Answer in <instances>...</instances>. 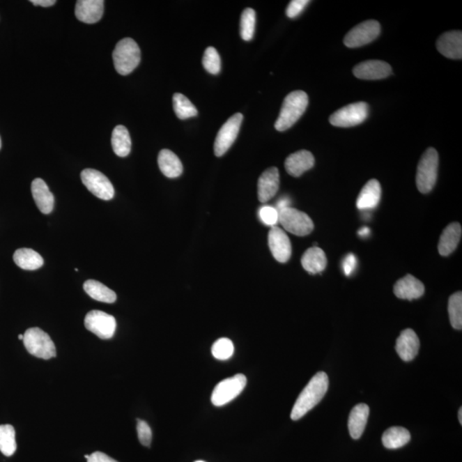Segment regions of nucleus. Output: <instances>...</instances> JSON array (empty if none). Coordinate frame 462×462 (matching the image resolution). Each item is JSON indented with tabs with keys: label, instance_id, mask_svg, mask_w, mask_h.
Segmentation results:
<instances>
[{
	"label": "nucleus",
	"instance_id": "obj_1",
	"mask_svg": "<svg viewBox=\"0 0 462 462\" xmlns=\"http://www.w3.org/2000/svg\"><path fill=\"white\" fill-rule=\"evenodd\" d=\"M329 388V378L324 371H319L311 380L296 400L291 418L298 420L317 406L325 396Z\"/></svg>",
	"mask_w": 462,
	"mask_h": 462
},
{
	"label": "nucleus",
	"instance_id": "obj_2",
	"mask_svg": "<svg viewBox=\"0 0 462 462\" xmlns=\"http://www.w3.org/2000/svg\"><path fill=\"white\" fill-rule=\"evenodd\" d=\"M308 96L305 92H291L285 98L282 106L279 118L275 123L277 131H285L298 121L307 110Z\"/></svg>",
	"mask_w": 462,
	"mask_h": 462
},
{
	"label": "nucleus",
	"instance_id": "obj_3",
	"mask_svg": "<svg viewBox=\"0 0 462 462\" xmlns=\"http://www.w3.org/2000/svg\"><path fill=\"white\" fill-rule=\"evenodd\" d=\"M112 58L118 73L126 76L132 72L141 62L140 47L133 39H123L116 44Z\"/></svg>",
	"mask_w": 462,
	"mask_h": 462
},
{
	"label": "nucleus",
	"instance_id": "obj_4",
	"mask_svg": "<svg viewBox=\"0 0 462 462\" xmlns=\"http://www.w3.org/2000/svg\"><path fill=\"white\" fill-rule=\"evenodd\" d=\"M438 153L433 148L424 153L417 169L416 185L420 193L428 194L433 190L438 179Z\"/></svg>",
	"mask_w": 462,
	"mask_h": 462
},
{
	"label": "nucleus",
	"instance_id": "obj_5",
	"mask_svg": "<svg viewBox=\"0 0 462 462\" xmlns=\"http://www.w3.org/2000/svg\"><path fill=\"white\" fill-rule=\"evenodd\" d=\"M24 344L30 355L49 360L56 357V347L47 333L38 328L26 330Z\"/></svg>",
	"mask_w": 462,
	"mask_h": 462
},
{
	"label": "nucleus",
	"instance_id": "obj_6",
	"mask_svg": "<svg viewBox=\"0 0 462 462\" xmlns=\"http://www.w3.org/2000/svg\"><path fill=\"white\" fill-rule=\"evenodd\" d=\"M247 385V378L243 374H236L224 379L217 384L212 394V403L216 407H222L231 403L243 392Z\"/></svg>",
	"mask_w": 462,
	"mask_h": 462
},
{
	"label": "nucleus",
	"instance_id": "obj_7",
	"mask_svg": "<svg viewBox=\"0 0 462 462\" xmlns=\"http://www.w3.org/2000/svg\"><path fill=\"white\" fill-rule=\"evenodd\" d=\"M279 214V223L285 231L293 235L305 236L314 231V222L305 213L288 208L281 210Z\"/></svg>",
	"mask_w": 462,
	"mask_h": 462
},
{
	"label": "nucleus",
	"instance_id": "obj_8",
	"mask_svg": "<svg viewBox=\"0 0 462 462\" xmlns=\"http://www.w3.org/2000/svg\"><path fill=\"white\" fill-rule=\"evenodd\" d=\"M369 107L365 102L348 105L330 116L333 126L348 128L360 125L367 118Z\"/></svg>",
	"mask_w": 462,
	"mask_h": 462
},
{
	"label": "nucleus",
	"instance_id": "obj_9",
	"mask_svg": "<svg viewBox=\"0 0 462 462\" xmlns=\"http://www.w3.org/2000/svg\"><path fill=\"white\" fill-rule=\"evenodd\" d=\"M82 183L96 197L103 201H110L114 197L115 190L110 180L100 171L93 169H85L82 171Z\"/></svg>",
	"mask_w": 462,
	"mask_h": 462
},
{
	"label": "nucleus",
	"instance_id": "obj_10",
	"mask_svg": "<svg viewBox=\"0 0 462 462\" xmlns=\"http://www.w3.org/2000/svg\"><path fill=\"white\" fill-rule=\"evenodd\" d=\"M84 325L86 329L103 340L111 339L116 328L115 318L99 310L89 311L86 315Z\"/></svg>",
	"mask_w": 462,
	"mask_h": 462
},
{
	"label": "nucleus",
	"instance_id": "obj_11",
	"mask_svg": "<svg viewBox=\"0 0 462 462\" xmlns=\"http://www.w3.org/2000/svg\"><path fill=\"white\" fill-rule=\"evenodd\" d=\"M381 27L379 22L368 20L362 22L349 31L344 38L345 46L355 48L365 46L373 43L380 33Z\"/></svg>",
	"mask_w": 462,
	"mask_h": 462
},
{
	"label": "nucleus",
	"instance_id": "obj_12",
	"mask_svg": "<svg viewBox=\"0 0 462 462\" xmlns=\"http://www.w3.org/2000/svg\"><path fill=\"white\" fill-rule=\"evenodd\" d=\"M242 120V114H236L222 126L217 134L215 144H214V153L217 157L223 156L234 144L236 139L238 137Z\"/></svg>",
	"mask_w": 462,
	"mask_h": 462
},
{
	"label": "nucleus",
	"instance_id": "obj_13",
	"mask_svg": "<svg viewBox=\"0 0 462 462\" xmlns=\"http://www.w3.org/2000/svg\"><path fill=\"white\" fill-rule=\"evenodd\" d=\"M268 243L273 257L280 263H286L291 257V242L286 233L281 228L273 226L268 235Z\"/></svg>",
	"mask_w": 462,
	"mask_h": 462
},
{
	"label": "nucleus",
	"instance_id": "obj_14",
	"mask_svg": "<svg viewBox=\"0 0 462 462\" xmlns=\"http://www.w3.org/2000/svg\"><path fill=\"white\" fill-rule=\"evenodd\" d=\"M355 76L362 80H380L392 75V66L380 60H368L354 68Z\"/></svg>",
	"mask_w": 462,
	"mask_h": 462
},
{
	"label": "nucleus",
	"instance_id": "obj_15",
	"mask_svg": "<svg viewBox=\"0 0 462 462\" xmlns=\"http://www.w3.org/2000/svg\"><path fill=\"white\" fill-rule=\"evenodd\" d=\"M280 176L276 167H270L263 172L258 181L259 201L265 203L272 200L279 190Z\"/></svg>",
	"mask_w": 462,
	"mask_h": 462
},
{
	"label": "nucleus",
	"instance_id": "obj_16",
	"mask_svg": "<svg viewBox=\"0 0 462 462\" xmlns=\"http://www.w3.org/2000/svg\"><path fill=\"white\" fill-rule=\"evenodd\" d=\"M396 351L403 362L414 360L419 351V339L415 330L406 329L397 338Z\"/></svg>",
	"mask_w": 462,
	"mask_h": 462
},
{
	"label": "nucleus",
	"instance_id": "obj_17",
	"mask_svg": "<svg viewBox=\"0 0 462 462\" xmlns=\"http://www.w3.org/2000/svg\"><path fill=\"white\" fill-rule=\"evenodd\" d=\"M103 0H79L76 5V17L85 24H96L104 13Z\"/></svg>",
	"mask_w": 462,
	"mask_h": 462
},
{
	"label": "nucleus",
	"instance_id": "obj_18",
	"mask_svg": "<svg viewBox=\"0 0 462 462\" xmlns=\"http://www.w3.org/2000/svg\"><path fill=\"white\" fill-rule=\"evenodd\" d=\"M437 48L445 57L452 59L462 58V33L449 31L443 33L437 41Z\"/></svg>",
	"mask_w": 462,
	"mask_h": 462
},
{
	"label": "nucleus",
	"instance_id": "obj_19",
	"mask_svg": "<svg viewBox=\"0 0 462 462\" xmlns=\"http://www.w3.org/2000/svg\"><path fill=\"white\" fill-rule=\"evenodd\" d=\"M424 293V286L415 277L408 274L407 276L398 280L394 286V294L396 298L412 300L422 298Z\"/></svg>",
	"mask_w": 462,
	"mask_h": 462
},
{
	"label": "nucleus",
	"instance_id": "obj_20",
	"mask_svg": "<svg viewBox=\"0 0 462 462\" xmlns=\"http://www.w3.org/2000/svg\"><path fill=\"white\" fill-rule=\"evenodd\" d=\"M315 160L313 154L307 150L294 153L285 160V169L288 174L295 178L302 176L304 172L314 167Z\"/></svg>",
	"mask_w": 462,
	"mask_h": 462
},
{
	"label": "nucleus",
	"instance_id": "obj_21",
	"mask_svg": "<svg viewBox=\"0 0 462 462\" xmlns=\"http://www.w3.org/2000/svg\"><path fill=\"white\" fill-rule=\"evenodd\" d=\"M381 185L376 179H371L362 187L357 199V208L360 210H371L377 208L381 199Z\"/></svg>",
	"mask_w": 462,
	"mask_h": 462
},
{
	"label": "nucleus",
	"instance_id": "obj_22",
	"mask_svg": "<svg viewBox=\"0 0 462 462\" xmlns=\"http://www.w3.org/2000/svg\"><path fill=\"white\" fill-rule=\"evenodd\" d=\"M31 191L40 211L44 214L51 213L54 210V197L49 190L47 184L43 179L36 178L32 183Z\"/></svg>",
	"mask_w": 462,
	"mask_h": 462
},
{
	"label": "nucleus",
	"instance_id": "obj_23",
	"mask_svg": "<svg viewBox=\"0 0 462 462\" xmlns=\"http://www.w3.org/2000/svg\"><path fill=\"white\" fill-rule=\"evenodd\" d=\"M461 232L459 223H452L445 229L438 242V251L442 256H449L456 249L461 241Z\"/></svg>",
	"mask_w": 462,
	"mask_h": 462
},
{
	"label": "nucleus",
	"instance_id": "obj_24",
	"mask_svg": "<svg viewBox=\"0 0 462 462\" xmlns=\"http://www.w3.org/2000/svg\"><path fill=\"white\" fill-rule=\"evenodd\" d=\"M369 413V407L365 403L356 405L352 409L348 418V430L353 439H359L362 437L365 431Z\"/></svg>",
	"mask_w": 462,
	"mask_h": 462
},
{
	"label": "nucleus",
	"instance_id": "obj_25",
	"mask_svg": "<svg viewBox=\"0 0 462 462\" xmlns=\"http://www.w3.org/2000/svg\"><path fill=\"white\" fill-rule=\"evenodd\" d=\"M157 164L161 172L169 178H176L181 176L183 171V164L179 157L171 150H161L157 157Z\"/></svg>",
	"mask_w": 462,
	"mask_h": 462
},
{
	"label": "nucleus",
	"instance_id": "obj_26",
	"mask_svg": "<svg viewBox=\"0 0 462 462\" xmlns=\"http://www.w3.org/2000/svg\"><path fill=\"white\" fill-rule=\"evenodd\" d=\"M302 265L308 273H321L328 265V258L324 251L318 247H313L302 255Z\"/></svg>",
	"mask_w": 462,
	"mask_h": 462
},
{
	"label": "nucleus",
	"instance_id": "obj_27",
	"mask_svg": "<svg viewBox=\"0 0 462 462\" xmlns=\"http://www.w3.org/2000/svg\"><path fill=\"white\" fill-rule=\"evenodd\" d=\"M14 262L18 268L26 270H35L41 268L44 264L43 258L35 250L30 249H20L15 252Z\"/></svg>",
	"mask_w": 462,
	"mask_h": 462
},
{
	"label": "nucleus",
	"instance_id": "obj_28",
	"mask_svg": "<svg viewBox=\"0 0 462 462\" xmlns=\"http://www.w3.org/2000/svg\"><path fill=\"white\" fill-rule=\"evenodd\" d=\"M411 435L403 427L395 426L389 428L383 434L382 442L385 448L389 449H400L410 441Z\"/></svg>",
	"mask_w": 462,
	"mask_h": 462
},
{
	"label": "nucleus",
	"instance_id": "obj_29",
	"mask_svg": "<svg viewBox=\"0 0 462 462\" xmlns=\"http://www.w3.org/2000/svg\"><path fill=\"white\" fill-rule=\"evenodd\" d=\"M86 293L93 300L100 302L114 303L116 295L114 291L96 280L86 281L84 285Z\"/></svg>",
	"mask_w": 462,
	"mask_h": 462
},
{
	"label": "nucleus",
	"instance_id": "obj_30",
	"mask_svg": "<svg viewBox=\"0 0 462 462\" xmlns=\"http://www.w3.org/2000/svg\"><path fill=\"white\" fill-rule=\"evenodd\" d=\"M111 146L114 153L119 157H126L131 151V138L126 127L118 125L112 131Z\"/></svg>",
	"mask_w": 462,
	"mask_h": 462
},
{
	"label": "nucleus",
	"instance_id": "obj_31",
	"mask_svg": "<svg viewBox=\"0 0 462 462\" xmlns=\"http://www.w3.org/2000/svg\"><path fill=\"white\" fill-rule=\"evenodd\" d=\"M17 448L16 431L10 424L0 426V452L7 457L13 456Z\"/></svg>",
	"mask_w": 462,
	"mask_h": 462
},
{
	"label": "nucleus",
	"instance_id": "obj_32",
	"mask_svg": "<svg viewBox=\"0 0 462 462\" xmlns=\"http://www.w3.org/2000/svg\"><path fill=\"white\" fill-rule=\"evenodd\" d=\"M174 108L176 116L179 119L194 118L198 115L197 109L193 103L182 93H176L174 96Z\"/></svg>",
	"mask_w": 462,
	"mask_h": 462
},
{
	"label": "nucleus",
	"instance_id": "obj_33",
	"mask_svg": "<svg viewBox=\"0 0 462 462\" xmlns=\"http://www.w3.org/2000/svg\"><path fill=\"white\" fill-rule=\"evenodd\" d=\"M448 311L452 328L461 330L462 328V293L461 291L454 293L450 296Z\"/></svg>",
	"mask_w": 462,
	"mask_h": 462
},
{
	"label": "nucleus",
	"instance_id": "obj_34",
	"mask_svg": "<svg viewBox=\"0 0 462 462\" xmlns=\"http://www.w3.org/2000/svg\"><path fill=\"white\" fill-rule=\"evenodd\" d=\"M256 24V14L251 8H247L243 10L240 22V33L244 40L249 41L253 39Z\"/></svg>",
	"mask_w": 462,
	"mask_h": 462
},
{
	"label": "nucleus",
	"instance_id": "obj_35",
	"mask_svg": "<svg viewBox=\"0 0 462 462\" xmlns=\"http://www.w3.org/2000/svg\"><path fill=\"white\" fill-rule=\"evenodd\" d=\"M212 353L214 358L227 360L234 354V344L228 338H220L213 345Z\"/></svg>",
	"mask_w": 462,
	"mask_h": 462
},
{
	"label": "nucleus",
	"instance_id": "obj_36",
	"mask_svg": "<svg viewBox=\"0 0 462 462\" xmlns=\"http://www.w3.org/2000/svg\"><path fill=\"white\" fill-rule=\"evenodd\" d=\"M203 66L209 73L217 75L221 70V59L215 48L209 47L206 49L202 60Z\"/></svg>",
	"mask_w": 462,
	"mask_h": 462
},
{
	"label": "nucleus",
	"instance_id": "obj_37",
	"mask_svg": "<svg viewBox=\"0 0 462 462\" xmlns=\"http://www.w3.org/2000/svg\"><path fill=\"white\" fill-rule=\"evenodd\" d=\"M279 215L277 210L270 206H263L259 212V216L263 223L272 227L276 226V224L279 223Z\"/></svg>",
	"mask_w": 462,
	"mask_h": 462
},
{
	"label": "nucleus",
	"instance_id": "obj_38",
	"mask_svg": "<svg viewBox=\"0 0 462 462\" xmlns=\"http://www.w3.org/2000/svg\"><path fill=\"white\" fill-rule=\"evenodd\" d=\"M137 433L139 441L145 447H150L152 443L153 433L148 424L144 420L137 419Z\"/></svg>",
	"mask_w": 462,
	"mask_h": 462
},
{
	"label": "nucleus",
	"instance_id": "obj_39",
	"mask_svg": "<svg viewBox=\"0 0 462 462\" xmlns=\"http://www.w3.org/2000/svg\"><path fill=\"white\" fill-rule=\"evenodd\" d=\"M310 1L307 0H293L289 3L286 10V15L289 18L298 17Z\"/></svg>",
	"mask_w": 462,
	"mask_h": 462
},
{
	"label": "nucleus",
	"instance_id": "obj_40",
	"mask_svg": "<svg viewBox=\"0 0 462 462\" xmlns=\"http://www.w3.org/2000/svg\"><path fill=\"white\" fill-rule=\"evenodd\" d=\"M357 260L356 257L353 254H349L347 257L344 259L343 262V269L345 275L351 276L356 268Z\"/></svg>",
	"mask_w": 462,
	"mask_h": 462
},
{
	"label": "nucleus",
	"instance_id": "obj_41",
	"mask_svg": "<svg viewBox=\"0 0 462 462\" xmlns=\"http://www.w3.org/2000/svg\"><path fill=\"white\" fill-rule=\"evenodd\" d=\"M88 462H118L111 458L108 456L107 454H104L100 452H97L90 454Z\"/></svg>",
	"mask_w": 462,
	"mask_h": 462
},
{
	"label": "nucleus",
	"instance_id": "obj_42",
	"mask_svg": "<svg viewBox=\"0 0 462 462\" xmlns=\"http://www.w3.org/2000/svg\"><path fill=\"white\" fill-rule=\"evenodd\" d=\"M289 205H291V200H289L288 197L281 198L280 200L277 201L276 209L277 210V212H279L281 210L291 208Z\"/></svg>",
	"mask_w": 462,
	"mask_h": 462
},
{
	"label": "nucleus",
	"instance_id": "obj_43",
	"mask_svg": "<svg viewBox=\"0 0 462 462\" xmlns=\"http://www.w3.org/2000/svg\"><path fill=\"white\" fill-rule=\"evenodd\" d=\"M30 2H31L33 5L43 7L54 6L56 3L55 0H31Z\"/></svg>",
	"mask_w": 462,
	"mask_h": 462
},
{
	"label": "nucleus",
	"instance_id": "obj_44",
	"mask_svg": "<svg viewBox=\"0 0 462 462\" xmlns=\"http://www.w3.org/2000/svg\"><path fill=\"white\" fill-rule=\"evenodd\" d=\"M371 230L369 228L363 227L359 231V235L362 236V238H367V236L370 235Z\"/></svg>",
	"mask_w": 462,
	"mask_h": 462
},
{
	"label": "nucleus",
	"instance_id": "obj_45",
	"mask_svg": "<svg viewBox=\"0 0 462 462\" xmlns=\"http://www.w3.org/2000/svg\"><path fill=\"white\" fill-rule=\"evenodd\" d=\"M458 419H459L460 424H462V408L459 409V413H458Z\"/></svg>",
	"mask_w": 462,
	"mask_h": 462
},
{
	"label": "nucleus",
	"instance_id": "obj_46",
	"mask_svg": "<svg viewBox=\"0 0 462 462\" xmlns=\"http://www.w3.org/2000/svg\"><path fill=\"white\" fill-rule=\"evenodd\" d=\"M24 335H22V334H20V335L18 336V338H20V340H24Z\"/></svg>",
	"mask_w": 462,
	"mask_h": 462
},
{
	"label": "nucleus",
	"instance_id": "obj_47",
	"mask_svg": "<svg viewBox=\"0 0 462 462\" xmlns=\"http://www.w3.org/2000/svg\"><path fill=\"white\" fill-rule=\"evenodd\" d=\"M1 145H2V144H1V138H0V149H1Z\"/></svg>",
	"mask_w": 462,
	"mask_h": 462
},
{
	"label": "nucleus",
	"instance_id": "obj_48",
	"mask_svg": "<svg viewBox=\"0 0 462 462\" xmlns=\"http://www.w3.org/2000/svg\"><path fill=\"white\" fill-rule=\"evenodd\" d=\"M88 457H89L88 454H87V456H85L86 459H88Z\"/></svg>",
	"mask_w": 462,
	"mask_h": 462
},
{
	"label": "nucleus",
	"instance_id": "obj_49",
	"mask_svg": "<svg viewBox=\"0 0 462 462\" xmlns=\"http://www.w3.org/2000/svg\"><path fill=\"white\" fill-rule=\"evenodd\" d=\"M195 462H205V461H195Z\"/></svg>",
	"mask_w": 462,
	"mask_h": 462
}]
</instances>
